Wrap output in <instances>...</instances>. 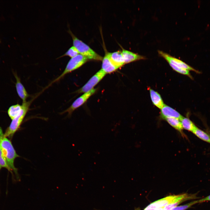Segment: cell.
<instances>
[{
  "label": "cell",
  "mask_w": 210,
  "mask_h": 210,
  "mask_svg": "<svg viewBox=\"0 0 210 210\" xmlns=\"http://www.w3.org/2000/svg\"><path fill=\"white\" fill-rule=\"evenodd\" d=\"M0 135L1 136L0 147L6 161L12 170L15 173L18 180H20L17 169L15 167V159L19 156L16 153L10 141L5 137L0 128Z\"/></svg>",
  "instance_id": "6da1fadb"
},
{
  "label": "cell",
  "mask_w": 210,
  "mask_h": 210,
  "mask_svg": "<svg viewBox=\"0 0 210 210\" xmlns=\"http://www.w3.org/2000/svg\"><path fill=\"white\" fill-rule=\"evenodd\" d=\"M197 198L196 194H183L178 195L173 200L170 204L164 207L163 209L164 210H171L183 201L190 199H196Z\"/></svg>",
  "instance_id": "ba28073f"
},
{
  "label": "cell",
  "mask_w": 210,
  "mask_h": 210,
  "mask_svg": "<svg viewBox=\"0 0 210 210\" xmlns=\"http://www.w3.org/2000/svg\"><path fill=\"white\" fill-rule=\"evenodd\" d=\"M210 201V195L204 198L198 200V203H202L206 201Z\"/></svg>",
  "instance_id": "cb8c5ba5"
},
{
  "label": "cell",
  "mask_w": 210,
  "mask_h": 210,
  "mask_svg": "<svg viewBox=\"0 0 210 210\" xmlns=\"http://www.w3.org/2000/svg\"><path fill=\"white\" fill-rule=\"evenodd\" d=\"M108 53L106 52L103 57L101 69L106 74L113 72L119 68L113 63L109 58Z\"/></svg>",
  "instance_id": "4fadbf2b"
},
{
  "label": "cell",
  "mask_w": 210,
  "mask_h": 210,
  "mask_svg": "<svg viewBox=\"0 0 210 210\" xmlns=\"http://www.w3.org/2000/svg\"><path fill=\"white\" fill-rule=\"evenodd\" d=\"M150 98L155 106L161 109L164 104L160 94L157 92L150 88L149 89Z\"/></svg>",
  "instance_id": "9a60e30c"
},
{
  "label": "cell",
  "mask_w": 210,
  "mask_h": 210,
  "mask_svg": "<svg viewBox=\"0 0 210 210\" xmlns=\"http://www.w3.org/2000/svg\"><path fill=\"white\" fill-rule=\"evenodd\" d=\"M178 195H171L155 201L149 205L144 209H153L156 210L157 209L164 207L170 204L173 200Z\"/></svg>",
  "instance_id": "30bf717a"
},
{
  "label": "cell",
  "mask_w": 210,
  "mask_h": 210,
  "mask_svg": "<svg viewBox=\"0 0 210 210\" xmlns=\"http://www.w3.org/2000/svg\"><path fill=\"white\" fill-rule=\"evenodd\" d=\"M192 132L202 140L210 143V136L206 132L200 129L197 127Z\"/></svg>",
  "instance_id": "d6986e66"
},
{
  "label": "cell",
  "mask_w": 210,
  "mask_h": 210,
  "mask_svg": "<svg viewBox=\"0 0 210 210\" xmlns=\"http://www.w3.org/2000/svg\"><path fill=\"white\" fill-rule=\"evenodd\" d=\"M88 60L85 57L79 54L69 60L63 72L57 78L52 81L48 86V87L51 85L52 83L57 82L66 74L78 69Z\"/></svg>",
  "instance_id": "277c9868"
},
{
  "label": "cell",
  "mask_w": 210,
  "mask_h": 210,
  "mask_svg": "<svg viewBox=\"0 0 210 210\" xmlns=\"http://www.w3.org/2000/svg\"><path fill=\"white\" fill-rule=\"evenodd\" d=\"M13 74L16 80L15 87L17 94L22 100L23 102H26L27 101V99L29 95L21 83L20 79L18 76L17 73L14 72Z\"/></svg>",
  "instance_id": "7c38bea8"
},
{
  "label": "cell",
  "mask_w": 210,
  "mask_h": 210,
  "mask_svg": "<svg viewBox=\"0 0 210 210\" xmlns=\"http://www.w3.org/2000/svg\"><path fill=\"white\" fill-rule=\"evenodd\" d=\"M1 167L0 166V170L1 169Z\"/></svg>",
  "instance_id": "83f0119b"
},
{
  "label": "cell",
  "mask_w": 210,
  "mask_h": 210,
  "mask_svg": "<svg viewBox=\"0 0 210 210\" xmlns=\"http://www.w3.org/2000/svg\"><path fill=\"white\" fill-rule=\"evenodd\" d=\"M79 54V52L77 49L73 46L70 48L63 55L58 57L57 58L58 59L65 56H68L72 58Z\"/></svg>",
  "instance_id": "7402d4cb"
},
{
  "label": "cell",
  "mask_w": 210,
  "mask_h": 210,
  "mask_svg": "<svg viewBox=\"0 0 210 210\" xmlns=\"http://www.w3.org/2000/svg\"><path fill=\"white\" fill-rule=\"evenodd\" d=\"M108 53L110 60L115 66L119 68L125 64L121 51Z\"/></svg>",
  "instance_id": "5bb4252c"
},
{
  "label": "cell",
  "mask_w": 210,
  "mask_h": 210,
  "mask_svg": "<svg viewBox=\"0 0 210 210\" xmlns=\"http://www.w3.org/2000/svg\"><path fill=\"white\" fill-rule=\"evenodd\" d=\"M144 210H155L154 209H144Z\"/></svg>",
  "instance_id": "4316f807"
},
{
  "label": "cell",
  "mask_w": 210,
  "mask_h": 210,
  "mask_svg": "<svg viewBox=\"0 0 210 210\" xmlns=\"http://www.w3.org/2000/svg\"><path fill=\"white\" fill-rule=\"evenodd\" d=\"M198 203V200L192 201L183 205L175 207L171 210H185L192 205Z\"/></svg>",
  "instance_id": "603a6c76"
},
{
  "label": "cell",
  "mask_w": 210,
  "mask_h": 210,
  "mask_svg": "<svg viewBox=\"0 0 210 210\" xmlns=\"http://www.w3.org/2000/svg\"><path fill=\"white\" fill-rule=\"evenodd\" d=\"M21 109L22 106L19 104H17L11 106L8 109V115L12 120L19 113Z\"/></svg>",
  "instance_id": "ac0fdd59"
},
{
  "label": "cell",
  "mask_w": 210,
  "mask_h": 210,
  "mask_svg": "<svg viewBox=\"0 0 210 210\" xmlns=\"http://www.w3.org/2000/svg\"><path fill=\"white\" fill-rule=\"evenodd\" d=\"M140 210L139 209H136V210Z\"/></svg>",
  "instance_id": "f1b7e54d"
},
{
  "label": "cell",
  "mask_w": 210,
  "mask_h": 210,
  "mask_svg": "<svg viewBox=\"0 0 210 210\" xmlns=\"http://www.w3.org/2000/svg\"><path fill=\"white\" fill-rule=\"evenodd\" d=\"M183 117L175 110L165 104L160 110V117L163 119L167 118H174L180 120Z\"/></svg>",
  "instance_id": "9c48e42d"
},
{
  "label": "cell",
  "mask_w": 210,
  "mask_h": 210,
  "mask_svg": "<svg viewBox=\"0 0 210 210\" xmlns=\"http://www.w3.org/2000/svg\"><path fill=\"white\" fill-rule=\"evenodd\" d=\"M165 120L171 126L183 134V128L180 120L174 118H167L163 119Z\"/></svg>",
  "instance_id": "2e32d148"
},
{
  "label": "cell",
  "mask_w": 210,
  "mask_h": 210,
  "mask_svg": "<svg viewBox=\"0 0 210 210\" xmlns=\"http://www.w3.org/2000/svg\"><path fill=\"white\" fill-rule=\"evenodd\" d=\"M125 64L146 59L145 57L123 48L121 51Z\"/></svg>",
  "instance_id": "8fae6325"
},
{
  "label": "cell",
  "mask_w": 210,
  "mask_h": 210,
  "mask_svg": "<svg viewBox=\"0 0 210 210\" xmlns=\"http://www.w3.org/2000/svg\"><path fill=\"white\" fill-rule=\"evenodd\" d=\"M164 207H161L157 208L155 210H164L163 208Z\"/></svg>",
  "instance_id": "d4e9b609"
},
{
  "label": "cell",
  "mask_w": 210,
  "mask_h": 210,
  "mask_svg": "<svg viewBox=\"0 0 210 210\" xmlns=\"http://www.w3.org/2000/svg\"><path fill=\"white\" fill-rule=\"evenodd\" d=\"M158 52L159 55L165 59L169 63H171L176 66L188 70L189 71H193L198 73H200L198 71L182 61L173 57L167 53L160 50H158Z\"/></svg>",
  "instance_id": "8992f818"
},
{
  "label": "cell",
  "mask_w": 210,
  "mask_h": 210,
  "mask_svg": "<svg viewBox=\"0 0 210 210\" xmlns=\"http://www.w3.org/2000/svg\"><path fill=\"white\" fill-rule=\"evenodd\" d=\"M68 32L71 35L73 46L78 51L80 54L88 60L102 61L103 57L91 48L88 45L78 38L69 29Z\"/></svg>",
  "instance_id": "7a4b0ae2"
},
{
  "label": "cell",
  "mask_w": 210,
  "mask_h": 210,
  "mask_svg": "<svg viewBox=\"0 0 210 210\" xmlns=\"http://www.w3.org/2000/svg\"><path fill=\"white\" fill-rule=\"evenodd\" d=\"M0 166L7 169L13 175L12 170L8 165L0 147Z\"/></svg>",
  "instance_id": "44dd1931"
},
{
  "label": "cell",
  "mask_w": 210,
  "mask_h": 210,
  "mask_svg": "<svg viewBox=\"0 0 210 210\" xmlns=\"http://www.w3.org/2000/svg\"><path fill=\"white\" fill-rule=\"evenodd\" d=\"M169 64L173 69L176 72L180 74L188 76L191 79H192V77L189 71L178 67L171 63H169Z\"/></svg>",
  "instance_id": "ffe728a7"
},
{
  "label": "cell",
  "mask_w": 210,
  "mask_h": 210,
  "mask_svg": "<svg viewBox=\"0 0 210 210\" xmlns=\"http://www.w3.org/2000/svg\"><path fill=\"white\" fill-rule=\"evenodd\" d=\"M96 90V89L93 88L90 91L84 93L77 99L70 107L64 111L62 113H67L68 115L70 116L74 111L86 102L89 98L95 92Z\"/></svg>",
  "instance_id": "52a82bcc"
},
{
  "label": "cell",
  "mask_w": 210,
  "mask_h": 210,
  "mask_svg": "<svg viewBox=\"0 0 210 210\" xmlns=\"http://www.w3.org/2000/svg\"><path fill=\"white\" fill-rule=\"evenodd\" d=\"M1 136L0 135V144H1Z\"/></svg>",
  "instance_id": "484cf974"
},
{
  "label": "cell",
  "mask_w": 210,
  "mask_h": 210,
  "mask_svg": "<svg viewBox=\"0 0 210 210\" xmlns=\"http://www.w3.org/2000/svg\"><path fill=\"white\" fill-rule=\"evenodd\" d=\"M32 100L23 102L22 109L19 113L13 120L4 134L6 137L11 138L15 132L20 128L23 120L28 111Z\"/></svg>",
  "instance_id": "3957f363"
},
{
  "label": "cell",
  "mask_w": 210,
  "mask_h": 210,
  "mask_svg": "<svg viewBox=\"0 0 210 210\" xmlns=\"http://www.w3.org/2000/svg\"><path fill=\"white\" fill-rule=\"evenodd\" d=\"M106 74L101 69L92 76L88 82L82 88L78 90L76 92L78 93H85L89 92L104 78Z\"/></svg>",
  "instance_id": "5b68a950"
},
{
  "label": "cell",
  "mask_w": 210,
  "mask_h": 210,
  "mask_svg": "<svg viewBox=\"0 0 210 210\" xmlns=\"http://www.w3.org/2000/svg\"><path fill=\"white\" fill-rule=\"evenodd\" d=\"M183 129L192 132L197 127L188 118L183 117L180 120Z\"/></svg>",
  "instance_id": "e0dca14e"
}]
</instances>
